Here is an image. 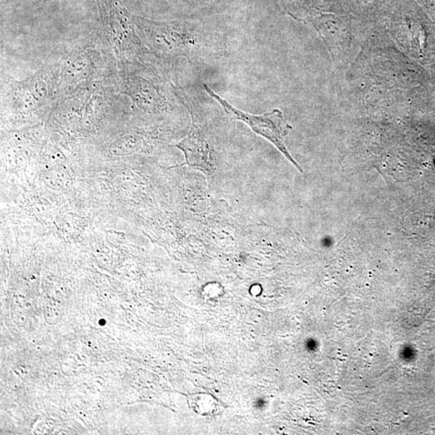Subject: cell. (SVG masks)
<instances>
[{
	"instance_id": "1",
	"label": "cell",
	"mask_w": 435,
	"mask_h": 435,
	"mask_svg": "<svg viewBox=\"0 0 435 435\" xmlns=\"http://www.w3.org/2000/svg\"><path fill=\"white\" fill-rule=\"evenodd\" d=\"M132 17L143 43L157 59L184 58L194 64L205 65L219 60L227 53L228 39L219 32L198 24Z\"/></svg>"
},
{
	"instance_id": "2",
	"label": "cell",
	"mask_w": 435,
	"mask_h": 435,
	"mask_svg": "<svg viewBox=\"0 0 435 435\" xmlns=\"http://www.w3.org/2000/svg\"><path fill=\"white\" fill-rule=\"evenodd\" d=\"M152 58L118 65L116 83L118 91L132 102V112L160 116L178 109L180 103L173 83Z\"/></svg>"
},
{
	"instance_id": "3",
	"label": "cell",
	"mask_w": 435,
	"mask_h": 435,
	"mask_svg": "<svg viewBox=\"0 0 435 435\" xmlns=\"http://www.w3.org/2000/svg\"><path fill=\"white\" fill-rule=\"evenodd\" d=\"M59 67V98L116 75L118 63L106 46L100 32L81 40L64 55L56 59Z\"/></svg>"
},
{
	"instance_id": "4",
	"label": "cell",
	"mask_w": 435,
	"mask_h": 435,
	"mask_svg": "<svg viewBox=\"0 0 435 435\" xmlns=\"http://www.w3.org/2000/svg\"><path fill=\"white\" fill-rule=\"evenodd\" d=\"M58 80L59 67L55 60L23 80L5 81L1 91L3 114L14 123L49 115L60 99Z\"/></svg>"
},
{
	"instance_id": "5",
	"label": "cell",
	"mask_w": 435,
	"mask_h": 435,
	"mask_svg": "<svg viewBox=\"0 0 435 435\" xmlns=\"http://www.w3.org/2000/svg\"><path fill=\"white\" fill-rule=\"evenodd\" d=\"M100 33L118 65L148 60L151 54L140 38L133 17L121 0H96Z\"/></svg>"
},
{
	"instance_id": "6",
	"label": "cell",
	"mask_w": 435,
	"mask_h": 435,
	"mask_svg": "<svg viewBox=\"0 0 435 435\" xmlns=\"http://www.w3.org/2000/svg\"><path fill=\"white\" fill-rule=\"evenodd\" d=\"M204 89L206 90V93L222 106L230 120H239L248 124L255 133L270 141L295 167L300 172H302V169L291 156L284 143V138L289 134V131L292 130L293 128L284 120L281 111L274 109L264 115L254 116L234 108L233 106L220 97L206 84H204Z\"/></svg>"
},
{
	"instance_id": "7",
	"label": "cell",
	"mask_w": 435,
	"mask_h": 435,
	"mask_svg": "<svg viewBox=\"0 0 435 435\" xmlns=\"http://www.w3.org/2000/svg\"><path fill=\"white\" fill-rule=\"evenodd\" d=\"M174 146L185 154L183 165L196 168L206 175L211 174L215 164V149L205 141L196 127L192 124L186 138Z\"/></svg>"
},
{
	"instance_id": "8",
	"label": "cell",
	"mask_w": 435,
	"mask_h": 435,
	"mask_svg": "<svg viewBox=\"0 0 435 435\" xmlns=\"http://www.w3.org/2000/svg\"><path fill=\"white\" fill-rule=\"evenodd\" d=\"M195 401H198V402L202 403V404H204V401H203V399H202V396L201 395H198L197 396V399H195ZM214 402V400H211V396H209L208 399H206L205 400V404H210V403ZM194 405H197V411L198 412H201L202 411V408L205 407V412H209L210 410H212L213 407L210 406H199L201 404H194Z\"/></svg>"
},
{
	"instance_id": "9",
	"label": "cell",
	"mask_w": 435,
	"mask_h": 435,
	"mask_svg": "<svg viewBox=\"0 0 435 435\" xmlns=\"http://www.w3.org/2000/svg\"><path fill=\"white\" fill-rule=\"evenodd\" d=\"M99 325H100V326H104V325H106V320L105 319L99 320Z\"/></svg>"
}]
</instances>
